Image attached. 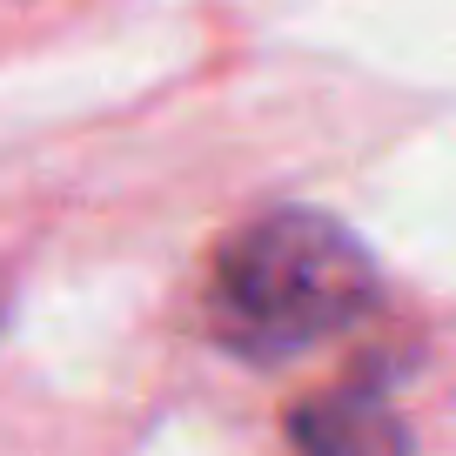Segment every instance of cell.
Listing matches in <instances>:
<instances>
[{
	"mask_svg": "<svg viewBox=\"0 0 456 456\" xmlns=\"http://www.w3.org/2000/svg\"><path fill=\"white\" fill-rule=\"evenodd\" d=\"M376 269L342 222L315 208H275L208 269V329L235 356H296L336 342L370 315Z\"/></svg>",
	"mask_w": 456,
	"mask_h": 456,
	"instance_id": "cell-1",
	"label": "cell"
}]
</instances>
